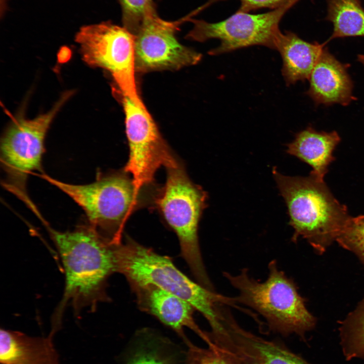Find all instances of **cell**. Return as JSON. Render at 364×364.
Masks as SVG:
<instances>
[{
  "instance_id": "1",
  "label": "cell",
  "mask_w": 364,
  "mask_h": 364,
  "mask_svg": "<svg viewBox=\"0 0 364 364\" xmlns=\"http://www.w3.org/2000/svg\"><path fill=\"white\" fill-rule=\"evenodd\" d=\"M45 224L64 269V294L53 316V324L61 326L67 305L77 314L84 308L94 311L99 303L109 301L107 280L117 272L115 250L118 244L106 239L89 224L66 232Z\"/></svg>"
},
{
  "instance_id": "2",
  "label": "cell",
  "mask_w": 364,
  "mask_h": 364,
  "mask_svg": "<svg viewBox=\"0 0 364 364\" xmlns=\"http://www.w3.org/2000/svg\"><path fill=\"white\" fill-rule=\"evenodd\" d=\"M117 272L125 276L130 287L152 284L191 304L207 321L211 332L221 328L219 304H235L233 298L210 290L179 270L171 259L127 237L116 249Z\"/></svg>"
},
{
  "instance_id": "3",
  "label": "cell",
  "mask_w": 364,
  "mask_h": 364,
  "mask_svg": "<svg viewBox=\"0 0 364 364\" xmlns=\"http://www.w3.org/2000/svg\"><path fill=\"white\" fill-rule=\"evenodd\" d=\"M274 178L287 204L289 223L294 230L292 240H307L318 254L336 241L350 217L347 207L334 196L324 180L309 176H289L276 168Z\"/></svg>"
},
{
  "instance_id": "4",
  "label": "cell",
  "mask_w": 364,
  "mask_h": 364,
  "mask_svg": "<svg viewBox=\"0 0 364 364\" xmlns=\"http://www.w3.org/2000/svg\"><path fill=\"white\" fill-rule=\"evenodd\" d=\"M268 269V277L262 282L252 278L247 268L236 275L223 271L222 275L238 292L233 298L235 302L258 312L271 331L285 337L292 334L303 337L314 327L315 317L307 309L294 281L275 260L269 263Z\"/></svg>"
},
{
  "instance_id": "5",
  "label": "cell",
  "mask_w": 364,
  "mask_h": 364,
  "mask_svg": "<svg viewBox=\"0 0 364 364\" xmlns=\"http://www.w3.org/2000/svg\"><path fill=\"white\" fill-rule=\"evenodd\" d=\"M164 185L154 198L162 217L175 232L181 254L196 281L213 290L205 269L198 239V225L206 206V194L191 181L179 161L165 168Z\"/></svg>"
},
{
  "instance_id": "6",
  "label": "cell",
  "mask_w": 364,
  "mask_h": 364,
  "mask_svg": "<svg viewBox=\"0 0 364 364\" xmlns=\"http://www.w3.org/2000/svg\"><path fill=\"white\" fill-rule=\"evenodd\" d=\"M38 175L70 197L84 211L88 224L114 243L122 242L126 220L143 203L144 190H138L123 170L84 185L64 183L42 173Z\"/></svg>"
},
{
  "instance_id": "7",
  "label": "cell",
  "mask_w": 364,
  "mask_h": 364,
  "mask_svg": "<svg viewBox=\"0 0 364 364\" xmlns=\"http://www.w3.org/2000/svg\"><path fill=\"white\" fill-rule=\"evenodd\" d=\"M75 38L86 64L108 71L123 95L145 107L137 90L134 36L129 30L106 21L82 27Z\"/></svg>"
},
{
  "instance_id": "8",
  "label": "cell",
  "mask_w": 364,
  "mask_h": 364,
  "mask_svg": "<svg viewBox=\"0 0 364 364\" xmlns=\"http://www.w3.org/2000/svg\"><path fill=\"white\" fill-rule=\"evenodd\" d=\"M73 92L64 93L47 113L30 119L19 115L8 126L2 138L1 160L9 180L6 187L26 198L25 184L29 174L41 171L44 140L49 127Z\"/></svg>"
},
{
  "instance_id": "9",
  "label": "cell",
  "mask_w": 364,
  "mask_h": 364,
  "mask_svg": "<svg viewBox=\"0 0 364 364\" xmlns=\"http://www.w3.org/2000/svg\"><path fill=\"white\" fill-rule=\"evenodd\" d=\"M125 113L129 156L123 171L135 187L145 190L154 181L156 171L175 164L178 160L163 138L146 107L135 105L117 90Z\"/></svg>"
},
{
  "instance_id": "10",
  "label": "cell",
  "mask_w": 364,
  "mask_h": 364,
  "mask_svg": "<svg viewBox=\"0 0 364 364\" xmlns=\"http://www.w3.org/2000/svg\"><path fill=\"white\" fill-rule=\"evenodd\" d=\"M296 3L262 14H251L236 11L225 20L209 23L202 20H193V27L186 38L204 42L215 38L220 45L209 52L218 55L253 46H262L276 50L278 37L281 33L280 23Z\"/></svg>"
},
{
  "instance_id": "11",
  "label": "cell",
  "mask_w": 364,
  "mask_h": 364,
  "mask_svg": "<svg viewBox=\"0 0 364 364\" xmlns=\"http://www.w3.org/2000/svg\"><path fill=\"white\" fill-rule=\"evenodd\" d=\"M196 11L176 21L161 18L157 12L148 16L133 34L135 72L178 70L197 64L201 54L181 44L176 38L181 24Z\"/></svg>"
},
{
  "instance_id": "12",
  "label": "cell",
  "mask_w": 364,
  "mask_h": 364,
  "mask_svg": "<svg viewBox=\"0 0 364 364\" xmlns=\"http://www.w3.org/2000/svg\"><path fill=\"white\" fill-rule=\"evenodd\" d=\"M225 304L220 306L223 333L216 346L238 364H309L283 344L248 332L235 320Z\"/></svg>"
},
{
  "instance_id": "13",
  "label": "cell",
  "mask_w": 364,
  "mask_h": 364,
  "mask_svg": "<svg viewBox=\"0 0 364 364\" xmlns=\"http://www.w3.org/2000/svg\"><path fill=\"white\" fill-rule=\"evenodd\" d=\"M139 307L157 318L173 330L187 345L191 341L184 332L188 328L199 336L208 346L213 345L209 333L203 331L196 323L195 309L186 301L152 284L131 287Z\"/></svg>"
},
{
  "instance_id": "14",
  "label": "cell",
  "mask_w": 364,
  "mask_h": 364,
  "mask_svg": "<svg viewBox=\"0 0 364 364\" xmlns=\"http://www.w3.org/2000/svg\"><path fill=\"white\" fill-rule=\"evenodd\" d=\"M348 65L340 62L324 47L308 80L306 94L316 105H348L354 97Z\"/></svg>"
},
{
  "instance_id": "15",
  "label": "cell",
  "mask_w": 364,
  "mask_h": 364,
  "mask_svg": "<svg viewBox=\"0 0 364 364\" xmlns=\"http://www.w3.org/2000/svg\"><path fill=\"white\" fill-rule=\"evenodd\" d=\"M56 331L47 337H32L24 333L1 329V364H59L53 342Z\"/></svg>"
},
{
  "instance_id": "16",
  "label": "cell",
  "mask_w": 364,
  "mask_h": 364,
  "mask_svg": "<svg viewBox=\"0 0 364 364\" xmlns=\"http://www.w3.org/2000/svg\"><path fill=\"white\" fill-rule=\"evenodd\" d=\"M326 43L309 42L292 31L281 32L276 50L282 58V73L287 85L309 79Z\"/></svg>"
},
{
  "instance_id": "17",
  "label": "cell",
  "mask_w": 364,
  "mask_h": 364,
  "mask_svg": "<svg viewBox=\"0 0 364 364\" xmlns=\"http://www.w3.org/2000/svg\"><path fill=\"white\" fill-rule=\"evenodd\" d=\"M341 138L336 131H317L311 126L298 132L288 145L287 152L298 158L312 168L311 174L324 180L333 155Z\"/></svg>"
},
{
  "instance_id": "18",
  "label": "cell",
  "mask_w": 364,
  "mask_h": 364,
  "mask_svg": "<svg viewBox=\"0 0 364 364\" xmlns=\"http://www.w3.org/2000/svg\"><path fill=\"white\" fill-rule=\"evenodd\" d=\"M124 364H187V351L158 332L144 328L131 339Z\"/></svg>"
},
{
  "instance_id": "19",
  "label": "cell",
  "mask_w": 364,
  "mask_h": 364,
  "mask_svg": "<svg viewBox=\"0 0 364 364\" xmlns=\"http://www.w3.org/2000/svg\"><path fill=\"white\" fill-rule=\"evenodd\" d=\"M327 19L333 25L326 42L335 38L364 37V9L360 0H327Z\"/></svg>"
},
{
  "instance_id": "20",
  "label": "cell",
  "mask_w": 364,
  "mask_h": 364,
  "mask_svg": "<svg viewBox=\"0 0 364 364\" xmlns=\"http://www.w3.org/2000/svg\"><path fill=\"white\" fill-rule=\"evenodd\" d=\"M341 333L347 358L364 357V299L343 321Z\"/></svg>"
},
{
  "instance_id": "21",
  "label": "cell",
  "mask_w": 364,
  "mask_h": 364,
  "mask_svg": "<svg viewBox=\"0 0 364 364\" xmlns=\"http://www.w3.org/2000/svg\"><path fill=\"white\" fill-rule=\"evenodd\" d=\"M336 241L354 253L364 265V215L350 216Z\"/></svg>"
},
{
  "instance_id": "22",
  "label": "cell",
  "mask_w": 364,
  "mask_h": 364,
  "mask_svg": "<svg viewBox=\"0 0 364 364\" xmlns=\"http://www.w3.org/2000/svg\"><path fill=\"white\" fill-rule=\"evenodd\" d=\"M123 26L134 34L144 20L156 12L153 0H118Z\"/></svg>"
},
{
  "instance_id": "23",
  "label": "cell",
  "mask_w": 364,
  "mask_h": 364,
  "mask_svg": "<svg viewBox=\"0 0 364 364\" xmlns=\"http://www.w3.org/2000/svg\"><path fill=\"white\" fill-rule=\"evenodd\" d=\"M187 346V364H238L215 345L204 348L191 342Z\"/></svg>"
},
{
  "instance_id": "24",
  "label": "cell",
  "mask_w": 364,
  "mask_h": 364,
  "mask_svg": "<svg viewBox=\"0 0 364 364\" xmlns=\"http://www.w3.org/2000/svg\"><path fill=\"white\" fill-rule=\"evenodd\" d=\"M224 0H208L202 6L204 9L214 3ZM240 6L237 11L248 13L262 8H269L272 10L283 7L290 3H297L299 0H239Z\"/></svg>"
},
{
  "instance_id": "25",
  "label": "cell",
  "mask_w": 364,
  "mask_h": 364,
  "mask_svg": "<svg viewBox=\"0 0 364 364\" xmlns=\"http://www.w3.org/2000/svg\"><path fill=\"white\" fill-rule=\"evenodd\" d=\"M358 61L361 63L364 67V55H359L357 56Z\"/></svg>"
}]
</instances>
